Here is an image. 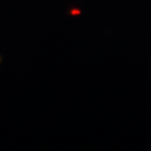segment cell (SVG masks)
<instances>
[{
    "instance_id": "cell-1",
    "label": "cell",
    "mask_w": 151,
    "mask_h": 151,
    "mask_svg": "<svg viewBox=\"0 0 151 151\" xmlns=\"http://www.w3.org/2000/svg\"><path fill=\"white\" fill-rule=\"evenodd\" d=\"M70 14H73V15H78V14H80V11H78V10H73V11H70Z\"/></svg>"
}]
</instances>
